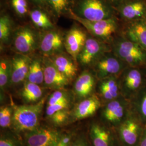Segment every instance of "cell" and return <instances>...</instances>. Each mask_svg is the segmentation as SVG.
Here are the masks:
<instances>
[{"label": "cell", "mask_w": 146, "mask_h": 146, "mask_svg": "<svg viewBox=\"0 0 146 146\" xmlns=\"http://www.w3.org/2000/svg\"><path fill=\"white\" fill-rule=\"evenodd\" d=\"M119 78L122 96L130 100L146 84V67L128 66Z\"/></svg>", "instance_id": "6"}, {"label": "cell", "mask_w": 146, "mask_h": 146, "mask_svg": "<svg viewBox=\"0 0 146 146\" xmlns=\"http://www.w3.org/2000/svg\"><path fill=\"white\" fill-rule=\"evenodd\" d=\"M89 136L93 146H120L115 130L100 120L91 124Z\"/></svg>", "instance_id": "13"}, {"label": "cell", "mask_w": 146, "mask_h": 146, "mask_svg": "<svg viewBox=\"0 0 146 146\" xmlns=\"http://www.w3.org/2000/svg\"><path fill=\"white\" fill-rule=\"evenodd\" d=\"M69 116V111L67 109L57 111L48 118L54 125L58 126L65 124L67 122Z\"/></svg>", "instance_id": "32"}, {"label": "cell", "mask_w": 146, "mask_h": 146, "mask_svg": "<svg viewBox=\"0 0 146 146\" xmlns=\"http://www.w3.org/2000/svg\"><path fill=\"white\" fill-rule=\"evenodd\" d=\"M129 101L131 112L146 125V84Z\"/></svg>", "instance_id": "23"}, {"label": "cell", "mask_w": 146, "mask_h": 146, "mask_svg": "<svg viewBox=\"0 0 146 146\" xmlns=\"http://www.w3.org/2000/svg\"><path fill=\"white\" fill-rule=\"evenodd\" d=\"M96 94L102 104L116 99L122 96L119 76H110L98 81Z\"/></svg>", "instance_id": "19"}, {"label": "cell", "mask_w": 146, "mask_h": 146, "mask_svg": "<svg viewBox=\"0 0 146 146\" xmlns=\"http://www.w3.org/2000/svg\"><path fill=\"white\" fill-rule=\"evenodd\" d=\"M60 131L46 127H38L28 132L25 137L26 146H56L62 138Z\"/></svg>", "instance_id": "11"}, {"label": "cell", "mask_w": 146, "mask_h": 146, "mask_svg": "<svg viewBox=\"0 0 146 146\" xmlns=\"http://www.w3.org/2000/svg\"><path fill=\"white\" fill-rule=\"evenodd\" d=\"M43 90L37 84L26 81L21 89L22 99L26 104H34L40 101L42 99Z\"/></svg>", "instance_id": "24"}, {"label": "cell", "mask_w": 146, "mask_h": 146, "mask_svg": "<svg viewBox=\"0 0 146 146\" xmlns=\"http://www.w3.org/2000/svg\"><path fill=\"white\" fill-rule=\"evenodd\" d=\"M31 58L28 55L17 52L15 54L11 61V84L18 85L27 80Z\"/></svg>", "instance_id": "17"}, {"label": "cell", "mask_w": 146, "mask_h": 146, "mask_svg": "<svg viewBox=\"0 0 146 146\" xmlns=\"http://www.w3.org/2000/svg\"><path fill=\"white\" fill-rule=\"evenodd\" d=\"M28 0H10L11 7L16 14L20 17H25L30 11Z\"/></svg>", "instance_id": "31"}, {"label": "cell", "mask_w": 146, "mask_h": 146, "mask_svg": "<svg viewBox=\"0 0 146 146\" xmlns=\"http://www.w3.org/2000/svg\"><path fill=\"white\" fill-rule=\"evenodd\" d=\"M137 146H146V125H145L142 135Z\"/></svg>", "instance_id": "39"}, {"label": "cell", "mask_w": 146, "mask_h": 146, "mask_svg": "<svg viewBox=\"0 0 146 146\" xmlns=\"http://www.w3.org/2000/svg\"><path fill=\"white\" fill-rule=\"evenodd\" d=\"M99 111L100 121L115 130L131 114L130 102L121 96L116 99L103 104Z\"/></svg>", "instance_id": "5"}, {"label": "cell", "mask_w": 146, "mask_h": 146, "mask_svg": "<svg viewBox=\"0 0 146 146\" xmlns=\"http://www.w3.org/2000/svg\"><path fill=\"white\" fill-rule=\"evenodd\" d=\"M40 38L31 27H20L14 33L13 46L17 52L28 55L39 47Z\"/></svg>", "instance_id": "10"}, {"label": "cell", "mask_w": 146, "mask_h": 146, "mask_svg": "<svg viewBox=\"0 0 146 146\" xmlns=\"http://www.w3.org/2000/svg\"><path fill=\"white\" fill-rule=\"evenodd\" d=\"M11 59L1 58L0 61V87L1 90H4L11 84Z\"/></svg>", "instance_id": "28"}, {"label": "cell", "mask_w": 146, "mask_h": 146, "mask_svg": "<svg viewBox=\"0 0 146 146\" xmlns=\"http://www.w3.org/2000/svg\"><path fill=\"white\" fill-rule=\"evenodd\" d=\"M72 135H63L62 139L56 146H68L72 142Z\"/></svg>", "instance_id": "38"}, {"label": "cell", "mask_w": 146, "mask_h": 146, "mask_svg": "<svg viewBox=\"0 0 146 146\" xmlns=\"http://www.w3.org/2000/svg\"><path fill=\"white\" fill-rule=\"evenodd\" d=\"M111 5L113 6L114 8L117 7L119 5H121L122 3L125 2V1L128 0H107Z\"/></svg>", "instance_id": "40"}, {"label": "cell", "mask_w": 146, "mask_h": 146, "mask_svg": "<svg viewBox=\"0 0 146 146\" xmlns=\"http://www.w3.org/2000/svg\"><path fill=\"white\" fill-rule=\"evenodd\" d=\"M48 11L35 7L31 9L29 13L31 21L35 26L44 31L53 29L54 26L48 14Z\"/></svg>", "instance_id": "25"}, {"label": "cell", "mask_w": 146, "mask_h": 146, "mask_svg": "<svg viewBox=\"0 0 146 146\" xmlns=\"http://www.w3.org/2000/svg\"><path fill=\"white\" fill-rule=\"evenodd\" d=\"M122 23L121 35L146 49V19Z\"/></svg>", "instance_id": "18"}, {"label": "cell", "mask_w": 146, "mask_h": 146, "mask_svg": "<svg viewBox=\"0 0 146 146\" xmlns=\"http://www.w3.org/2000/svg\"><path fill=\"white\" fill-rule=\"evenodd\" d=\"M0 146H22L21 142L14 136L9 134L1 135Z\"/></svg>", "instance_id": "35"}, {"label": "cell", "mask_w": 146, "mask_h": 146, "mask_svg": "<svg viewBox=\"0 0 146 146\" xmlns=\"http://www.w3.org/2000/svg\"><path fill=\"white\" fill-rule=\"evenodd\" d=\"M72 11L88 21H99L116 16L113 6L107 0H75Z\"/></svg>", "instance_id": "4"}, {"label": "cell", "mask_w": 146, "mask_h": 146, "mask_svg": "<svg viewBox=\"0 0 146 146\" xmlns=\"http://www.w3.org/2000/svg\"><path fill=\"white\" fill-rule=\"evenodd\" d=\"M64 37L54 29L46 31L40 38L39 49L44 56L51 57L63 52L64 48Z\"/></svg>", "instance_id": "14"}, {"label": "cell", "mask_w": 146, "mask_h": 146, "mask_svg": "<svg viewBox=\"0 0 146 146\" xmlns=\"http://www.w3.org/2000/svg\"><path fill=\"white\" fill-rule=\"evenodd\" d=\"M28 1L35 7H38L48 11L47 0H28Z\"/></svg>", "instance_id": "37"}, {"label": "cell", "mask_w": 146, "mask_h": 146, "mask_svg": "<svg viewBox=\"0 0 146 146\" xmlns=\"http://www.w3.org/2000/svg\"><path fill=\"white\" fill-rule=\"evenodd\" d=\"M110 50L111 48L110 44L90 35L78 55V61L82 66L92 67L104 53Z\"/></svg>", "instance_id": "9"}, {"label": "cell", "mask_w": 146, "mask_h": 146, "mask_svg": "<svg viewBox=\"0 0 146 146\" xmlns=\"http://www.w3.org/2000/svg\"><path fill=\"white\" fill-rule=\"evenodd\" d=\"M87 34L78 27H72L64 37V48L68 54L76 62L88 38Z\"/></svg>", "instance_id": "16"}, {"label": "cell", "mask_w": 146, "mask_h": 146, "mask_svg": "<svg viewBox=\"0 0 146 146\" xmlns=\"http://www.w3.org/2000/svg\"><path fill=\"white\" fill-rule=\"evenodd\" d=\"M43 58L35 57L31 59L26 81L37 84L44 83Z\"/></svg>", "instance_id": "27"}, {"label": "cell", "mask_w": 146, "mask_h": 146, "mask_svg": "<svg viewBox=\"0 0 146 146\" xmlns=\"http://www.w3.org/2000/svg\"><path fill=\"white\" fill-rule=\"evenodd\" d=\"M127 67L125 63L110 50L104 53L92 68L99 80L110 76H119Z\"/></svg>", "instance_id": "8"}, {"label": "cell", "mask_w": 146, "mask_h": 146, "mask_svg": "<svg viewBox=\"0 0 146 146\" xmlns=\"http://www.w3.org/2000/svg\"><path fill=\"white\" fill-rule=\"evenodd\" d=\"M11 17L7 14H3L0 18V41L1 44L9 42L12 31Z\"/></svg>", "instance_id": "29"}, {"label": "cell", "mask_w": 146, "mask_h": 146, "mask_svg": "<svg viewBox=\"0 0 146 146\" xmlns=\"http://www.w3.org/2000/svg\"><path fill=\"white\" fill-rule=\"evenodd\" d=\"M102 102L96 93H94L80 102L73 111L75 120H82L94 116L99 111Z\"/></svg>", "instance_id": "21"}, {"label": "cell", "mask_w": 146, "mask_h": 146, "mask_svg": "<svg viewBox=\"0 0 146 146\" xmlns=\"http://www.w3.org/2000/svg\"><path fill=\"white\" fill-rule=\"evenodd\" d=\"M45 98L34 104L17 106L13 109L12 126L17 132L28 133L38 127Z\"/></svg>", "instance_id": "2"}, {"label": "cell", "mask_w": 146, "mask_h": 146, "mask_svg": "<svg viewBox=\"0 0 146 146\" xmlns=\"http://www.w3.org/2000/svg\"><path fill=\"white\" fill-rule=\"evenodd\" d=\"M123 23L146 19V0H128L115 9Z\"/></svg>", "instance_id": "12"}, {"label": "cell", "mask_w": 146, "mask_h": 146, "mask_svg": "<svg viewBox=\"0 0 146 146\" xmlns=\"http://www.w3.org/2000/svg\"><path fill=\"white\" fill-rule=\"evenodd\" d=\"M98 80L93 72L85 70L76 79L74 91L76 96L81 99H84L94 94Z\"/></svg>", "instance_id": "20"}, {"label": "cell", "mask_w": 146, "mask_h": 146, "mask_svg": "<svg viewBox=\"0 0 146 146\" xmlns=\"http://www.w3.org/2000/svg\"><path fill=\"white\" fill-rule=\"evenodd\" d=\"M112 52L128 66L146 67V49L120 35L110 44Z\"/></svg>", "instance_id": "3"}, {"label": "cell", "mask_w": 146, "mask_h": 146, "mask_svg": "<svg viewBox=\"0 0 146 146\" xmlns=\"http://www.w3.org/2000/svg\"><path fill=\"white\" fill-rule=\"evenodd\" d=\"M69 99L65 100L51 106H47L46 113L47 117H49L58 111L68 109L69 107Z\"/></svg>", "instance_id": "33"}, {"label": "cell", "mask_w": 146, "mask_h": 146, "mask_svg": "<svg viewBox=\"0 0 146 146\" xmlns=\"http://www.w3.org/2000/svg\"><path fill=\"white\" fill-rule=\"evenodd\" d=\"M68 146H90L88 141L84 137H79L71 142Z\"/></svg>", "instance_id": "36"}, {"label": "cell", "mask_w": 146, "mask_h": 146, "mask_svg": "<svg viewBox=\"0 0 146 146\" xmlns=\"http://www.w3.org/2000/svg\"><path fill=\"white\" fill-rule=\"evenodd\" d=\"M68 16L82 25L90 36L110 45L116 37L121 35L122 23L116 16L107 19L94 21L81 18L74 14L72 11Z\"/></svg>", "instance_id": "1"}, {"label": "cell", "mask_w": 146, "mask_h": 146, "mask_svg": "<svg viewBox=\"0 0 146 146\" xmlns=\"http://www.w3.org/2000/svg\"><path fill=\"white\" fill-rule=\"evenodd\" d=\"M13 109L8 106H5L0 109V125L1 128H8L12 125Z\"/></svg>", "instance_id": "30"}, {"label": "cell", "mask_w": 146, "mask_h": 146, "mask_svg": "<svg viewBox=\"0 0 146 146\" xmlns=\"http://www.w3.org/2000/svg\"><path fill=\"white\" fill-rule=\"evenodd\" d=\"M145 125L131 112L115 129L120 146H137Z\"/></svg>", "instance_id": "7"}, {"label": "cell", "mask_w": 146, "mask_h": 146, "mask_svg": "<svg viewBox=\"0 0 146 146\" xmlns=\"http://www.w3.org/2000/svg\"><path fill=\"white\" fill-rule=\"evenodd\" d=\"M52 60L58 70L70 80L75 78L78 72L76 61L69 55L60 52L51 57H48Z\"/></svg>", "instance_id": "22"}, {"label": "cell", "mask_w": 146, "mask_h": 146, "mask_svg": "<svg viewBox=\"0 0 146 146\" xmlns=\"http://www.w3.org/2000/svg\"><path fill=\"white\" fill-rule=\"evenodd\" d=\"M44 84L49 88L60 90L68 85L70 80L61 73L48 57L43 56Z\"/></svg>", "instance_id": "15"}, {"label": "cell", "mask_w": 146, "mask_h": 146, "mask_svg": "<svg viewBox=\"0 0 146 146\" xmlns=\"http://www.w3.org/2000/svg\"><path fill=\"white\" fill-rule=\"evenodd\" d=\"M75 0H47L48 11L58 18L68 15Z\"/></svg>", "instance_id": "26"}, {"label": "cell", "mask_w": 146, "mask_h": 146, "mask_svg": "<svg viewBox=\"0 0 146 146\" xmlns=\"http://www.w3.org/2000/svg\"><path fill=\"white\" fill-rule=\"evenodd\" d=\"M69 99L67 94L61 89L54 91L47 101V106H51L65 100Z\"/></svg>", "instance_id": "34"}]
</instances>
